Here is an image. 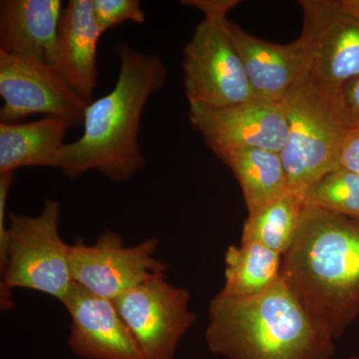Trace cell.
<instances>
[{"label": "cell", "instance_id": "obj_1", "mask_svg": "<svg viewBox=\"0 0 359 359\" xmlns=\"http://www.w3.org/2000/svg\"><path fill=\"white\" fill-rule=\"evenodd\" d=\"M114 53L120 61L114 88L90 102L83 135L65 143L56 161V169L68 178L97 171L118 183L145 166L138 142L142 115L149 98L164 86L167 68L157 54L136 50L125 42L115 44Z\"/></svg>", "mask_w": 359, "mask_h": 359}, {"label": "cell", "instance_id": "obj_2", "mask_svg": "<svg viewBox=\"0 0 359 359\" xmlns=\"http://www.w3.org/2000/svg\"><path fill=\"white\" fill-rule=\"evenodd\" d=\"M282 280L318 327L342 335L359 311V218L304 205Z\"/></svg>", "mask_w": 359, "mask_h": 359}, {"label": "cell", "instance_id": "obj_3", "mask_svg": "<svg viewBox=\"0 0 359 359\" xmlns=\"http://www.w3.org/2000/svg\"><path fill=\"white\" fill-rule=\"evenodd\" d=\"M210 351L226 359H330L334 339L316 325L282 278L263 294L210 302Z\"/></svg>", "mask_w": 359, "mask_h": 359}, {"label": "cell", "instance_id": "obj_4", "mask_svg": "<svg viewBox=\"0 0 359 359\" xmlns=\"http://www.w3.org/2000/svg\"><path fill=\"white\" fill-rule=\"evenodd\" d=\"M289 134L280 156L290 192L304 197L325 175L339 170L342 148L353 128L344 89L309 73L280 101Z\"/></svg>", "mask_w": 359, "mask_h": 359}, {"label": "cell", "instance_id": "obj_5", "mask_svg": "<svg viewBox=\"0 0 359 359\" xmlns=\"http://www.w3.org/2000/svg\"><path fill=\"white\" fill-rule=\"evenodd\" d=\"M61 205L44 201L36 216L9 214L6 254L0 259L2 311L13 309V289L35 290L63 302L72 287L71 245L59 233Z\"/></svg>", "mask_w": 359, "mask_h": 359}, {"label": "cell", "instance_id": "obj_6", "mask_svg": "<svg viewBox=\"0 0 359 359\" xmlns=\"http://www.w3.org/2000/svg\"><path fill=\"white\" fill-rule=\"evenodd\" d=\"M235 0H196L205 18L184 48V87L189 103L226 107L255 98L242 59L229 36L224 20Z\"/></svg>", "mask_w": 359, "mask_h": 359}, {"label": "cell", "instance_id": "obj_7", "mask_svg": "<svg viewBox=\"0 0 359 359\" xmlns=\"http://www.w3.org/2000/svg\"><path fill=\"white\" fill-rule=\"evenodd\" d=\"M159 238L125 245L119 233L105 231L93 245L78 238L71 245L73 282L92 294L115 299L142 283L167 276L169 264L158 259Z\"/></svg>", "mask_w": 359, "mask_h": 359}, {"label": "cell", "instance_id": "obj_8", "mask_svg": "<svg viewBox=\"0 0 359 359\" xmlns=\"http://www.w3.org/2000/svg\"><path fill=\"white\" fill-rule=\"evenodd\" d=\"M167 276L154 278L113 299L145 359H175L184 335L197 320L191 294Z\"/></svg>", "mask_w": 359, "mask_h": 359}, {"label": "cell", "instance_id": "obj_9", "mask_svg": "<svg viewBox=\"0 0 359 359\" xmlns=\"http://www.w3.org/2000/svg\"><path fill=\"white\" fill-rule=\"evenodd\" d=\"M1 123L14 124L27 116L61 118L71 126L83 125L87 102L49 66L0 52Z\"/></svg>", "mask_w": 359, "mask_h": 359}, {"label": "cell", "instance_id": "obj_10", "mask_svg": "<svg viewBox=\"0 0 359 359\" xmlns=\"http://www.w3.org/2000/svg\"><path fill=\"white\" fill-rule=\"evenodd\" d=\"M189 118L217 156L242 149L280 153L289 134L282 104L257 97L226 107L190 102Z\"/></svg>", "mask_w": 359, "mask_h": 359}, {"label": "cell", "instance_id": "obj_11", "mask_svg": "<svg viewBox=\"0 0 359 359\" xmlns=\"http://www.w3.org/2000/svg\"><path fill=\"white\" fill-rule=\"evenodd\" d=\"M304 29L311 56V74L344 89L359 77V18L342 0H302Z\"/></svg>", "mask_w": 359, "mask_h": 359}, {"label": "cell", "instance_id": "obj_12", "mask_svg": "<svg viewBox=\"0 0 359 359\" xmlns=\"http://www.w3.org/2000/svg\"><path fill=\"white\" fill-rule=\"evenodd\" d=\"M70 316L68 346L82 359H145L112 299L73 283L62 302Z\"/></svg>", "mask_w": 359, "mask_h": 359}, {"label": "cell", "instance_id": "obj_13", "mask_svg": "<svg viewBox=\"0 0 359 359\" xmlns=\"http://www.w3.org/2000/svg\"><path fill=\"white\" fill-rule=\"evenodd\" d=\"M224 28L257 98L280 102L311 73V52L302 36L292 43L276 44L257 39L228 18Z\"/></svg>", "mask_w": 359, "mask_h": 359}, {"label": "cell", "instance_id": "obj_14", "mask_svg": "<svg viewBox=\"0 0 359 359\" xmlns=\"http://www.w3.org/2000/svg\"><path fill=\"white\" fill-rule=\"evenodd\" d=\"M60 0L0 1V52L54 68Z\"/></svg>", "mask_w": 359, "mask_h": 359}, {"label": "cell", "instance_id": "obj_15", "mask_svg": "<svg viewBox=\"0 0 359 359\" xmlns=\"http://www.w3.org/2000/svg\"><path fill=\"white\" fill-rule=\"evenodd\" d=\"M93 0H70L59 25L53 69L87 102L97 85V46L102 36Z\"/></svg>", "mask_w": 359, "mask_h": 359}, {"label": "cell", "instance_id": "obj_16", "mask_svg": "<svg viewBox=\"0 0 359 359\" xmlns=\"http://www.w3.org/2000/svg\"><path fill=\"white\" fill-rule=\"evenodd\" d=\"M70 126L53 116L29 123H0V174L20 168H55Z\"/></svg>", "mask_w": 359, "mask_h": 359}, {"label": "cell", "instance_id": "obj_17", "mask_svg": "<svg viewBox=\"0 0 359 359\" xmlns=\"http://www.w3.org/2000/svg\"><path fill=\"white\" fill-rule=\"evenodd\" d=\"M218 158L238 180L249 214L290 192L280 153L242 149L223 153Z\"/></svg>", "mask_w": 359, "mask_h": 359}, {"label": "cell", "instance_id": "obj_18", "mask_svg": "<svg viewBox=\"0 0 359 359\" xmlns=\"http://www.w3.org/2000/svg\"><path fill=\"white\" fill-rule=\"evenodd\" d=\"M224 263V285L219 292L224 297H257L282 278L283 255L257 243L230 245Z\"/></svg>", "mask_w": 359, "mask_h": 359}, {"label": "cell", "instance_id": "obj_19", "mask_svg": "<svg viewBox=\"0 0 359 359\" xmlns=\"http://www.w3.org/2000/svg\"><path fill=\"white\" fill-rule=\"evenodd\" d=\"M304 208V197L289 192L250 212L242 244L257 243L283 256L294 242Z\"/></svg>", "mask_w": 359, "mask_h": 359}, {"label": "cell", "instance_id": "obj_20", "mask_svg": "<svg viewBox=\"0 0 359 359\" xmlns=\"http://www.w3.org/2000/svg\"><path fill=\"white\" fill-rule=\"evenodd\" d=\"M304 205L359 218V174L340 168L330 172L304 195Z\"/></svg>", "mask_w": 359, "mask_h": 359}, {"label": "cell", "instance_id": "obj_21", "mask_svg": "<svg viewBox=\"0 0 359 359\" xmlns=\"http://www.w3.org/2000/svg\"><path fill=\"white\" fill-rule=\"evenodd\" d=\"M93 9L102 33L127 21L138 25L146 21L145 11L138 0H93Z\"/></svg>", "mask_w": 359, "mask_h": 359}, {"label": "cell", "instance_id": "obj_22", "mask_svg": "<svg viewBox=\"0 0 359 359\" xmlns=\"http://www.w3.org/2000/svg\"><path fill=\"white\" fill-rule=\"evenodd\" d=\"M14 181V173L0 174V259L6 254L8 224H6V207L9 191Z\"/></svg>", "mask_w": 359, "mask_h": 359}, {"label": "cell", "instance_id": "obj_23", "mask_svg": "<svg viewBox=\"0 0 359 359\" xmlns=\"http://www.w3.org/2000/svg\"><path fill=\"white\" fill-rule=\"evenodd\" d=\"M340 166L359 174V126L353 127L347 135L342 148Z\"/></svg>", "mask_w": 359, "mask_h": 359}, {"label": "cell", "instance_id": "obj_24", "mask_svg": "<svg viewBox=\"0 0 359 359\" xmlns=\"http://www.w3.org/2000/svg\"><path fill=\"white\" fill-rule=\"evenodd\" d=\"M344 102L353 127L359 126V77L344 87Z\"/></svg>", "mask_w": 359, "mask_h": 359}, {"label": "cell", "instance_id": "obj_25", "mask_svg": "<svg viewBox=\"0 0 359 359\" xmlns=\"http://www.w3.org/2000/svg\"><path fill=\"white\" fill-rule=\"evenodd\" d=\"M342 4L347 11L359 18V0H342Z\"/></svg>", "mask_w": 359, "mask_h": 359}, {"label": "cell", "instance_id": "obj_26", "mask_svg": "<svg viewBox=\"0 0 359 359\" xmlns=\"http://www.w3.org/2000/svg\"><path fill=\"white\" fill-rule=\"evenodd\" d=\"M349 359H359V356H351Z\"/></svg>", "mask_w": 359, "mask_h": 359}]
</instances>
